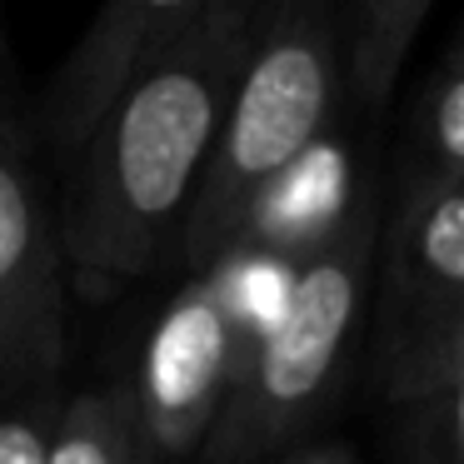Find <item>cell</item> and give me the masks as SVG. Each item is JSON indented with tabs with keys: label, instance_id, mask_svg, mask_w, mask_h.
Wrapping results in <instances>:
<instances>
[{
	"label": "cell",
	"instance_id": "6da1fadb",
	"mask_svg": "<svg viewBox=\"0 0 464 464\" xmlns=\"http://www.w3.org/2000/svg\"><path fill=\"white\" fill-rule=\"evenodd\" d=\"M255 0H115L45 101L65 290L111 304L175 255L245 71Z\"/></svg>",
	"mask_w": 464,
	"mask_h": 464
},
{
	"label": "cell",
	"instance_id": "7a4b0ae2",
	"mask_svg": "<svg viewBox=\"0 0 464 464\" xmlns=\"http://www.w3.org/2000/svg\"><path fill=\"white\" fill-rule=\"evenodd\" d=\"M344 111V11L320 0L260 5L245 71L180 230V265L205 275L235 245L250 205Z\"/></svg>",
	"mask_w": 464,
	"mask_h": 464
},
{
	"label": "cell",
	"instance_id": "3957f363",
	"mask_svg": "<svg viewBox=\"0 0 464 464\" xmlns=\"http://www.w3.org/2000/svg\"><path fill=\"white\" fill-rule=\"evenodd\" d=\"M380 260V185L364 175L344 225L295 270L280 320L230 390L195 464H260L290 450L350 370Z\"/></svg>",
	"mask_w": 464,
	"mask_h": 464
},
{
	"label": "cell",
	"instance_id": "277c9868",
	"mask_svg": "<svg viewBox=\"0 0 464 464\" xmlns=\"http://www.w3.org/2000/svg\"><path fill=\"white\" fill-rule=\"evenodd\" d=\"M65 255L35 150L0 115V400H31L65 364Z\"/></svg>",
	"mask_w": 464,
	"mask_h": 464
},
{
	"label": "cell",
	"instance_id": "5b68a950",
	"mask_svg": "<svg viewBox=\"0 0 464 464\" xmlns=\"http://www.w3.org/2000/svg\"><path fill=\"white\" fill-rule=\"evenodd\" d=\"M380 280V384L394 404L464 300V185L394 205Z\"/></svg>",
	"mask_w": 464,
	"mask_h": 464
},
{
	"label": "cell",
	"instance_id": "8992f818",
	"mask_svg": "<svg viewBox=\"0 0 464 464\" xmlns=\"http://www.w3.org/2000/svg\"><path fill=\"white\" fill-rule=\"evenodd\" d=\"M130 394L140 464H185L200 454L230 400V334L205 280H190L160 310Z\"/></svg>",
	"mask_w": 464,
	"mask_h": 464
},
{
	"label": "cell",
	"instance_id": "52a82bcc",
	"mask_svg": "<svg viewBox=\"0 0 464 464\" xmlns=\"http://www.w3.org/2000/svg\"><path fill=\"white\" fill-rule=\"evenodd\" d=\"M364 175H354V140H350V115L340 121L300 155L285 175L265 185V195L250 205L235 245L275 255V260L300 270L314 250L330 245V235L344 225Z\"/></svg>",
	"mask_w": 464,
	"mask_h": 464
},
{
	"label": "cell",
	"instance_id": "ba28073f",
	"mask_svg": "<svg viewBox=\"0 0 464 464\" xmlns=\"http://www.w3.org/2000/svg\"><path fill=\"white\" fill-rule=\"evenodd\" d=\"M424 15L430 0H364L344 11V111H360V121H374L384 111Z\"/></svg>",
	"mask_w": 464,
	"mask_h": 464
},
{
	"label": "cell",
	"instance_id": "9c48e42d",
	"mask_svg": "<svg viewBox=\"0 0 464 464\" xmlns=\"http://www.w3.org/2000/svg\"><path fill=\"white\" fill-rule=\"evenodd\" d=\"M45 464H140L130 380H111L101 390H81L61 404Z\"/></svg>",
	"mask_w": 464,
	"mask_h": 464
},
{
	"label": "cell",
	"instance_id": "30bf717a",
	"mask_svg": "<svg viewBox=\"0 0 464 464\" xmlns=\"http://www.w3.org/2000/svg\"><path fill=\"white\" fill-rule=\"evenodd\" d=\"M450 185H464V41L444 61L430 105L420 115V155H414L410 185L400 200H420V195L450 190Z\"/></svg>",
	"mask_w": 464,
	"mask_h": 464
},
{
	"label": "cell",
	"instance_id": "8fae6325",
	"mask_svg": "<svg viewBox=\"0 0 464 464\" xmlns=\"http://www.w3.org/2000/svg\"><path fill=\"white\" fill-rule=\"evenodd\" d=\"M414 459L420 464H464V364L444 374L430 394L410 404Z\"/></svg>",
	"mask_w": 464,
	"mask_h": 464
},
{
	"label": "cell",
	"instance_id": "7c38bea8",
	"mask_svg": "<svg viewBox=\"0 0 464 464\" xmlns=\"http://www.w3.org/2000/svg\"><path fill=\"white\" fill-rule=\"evenodd\" d=\"M61 404L45 400V394L5 404V410H0V464H45L55 420H61Z\"/></svg>",
	"mask_w": 464,
	"mask_h": 464
},
{
	"label": "cell",
	"instance_id": "4fadbf2b",
	"mask_svg": "<svg viewBox=\"0 0 464 464\" xmlns=\"http://www.w3.org/2000/svg\"><path fill=\"white\" fill-rule=\"evenodd\" d=\"M464 364V300H459V310H454V320L444 324V334L434 340V350L424 354V364H420V374H414V384L404 390V400H400V410H410L420 394H430L434 384L444 380V374H454Z\"/></svg>",
	"mask_w": 464,
	"mask_h": 464
},
{
	"label": "cell",
	"instance_id": "5bb4252c",
	"mask_svg": "<svg viewBox=\"0 0 464 464\" xmlns=\"http://www.w3.org/2000/svg\"><path fill=\"white\" fill-rule=\"evenodd\" d=\"M280 464H360L350 450H340V444H300V450H290Z\"/></svg>",
	"mask_w": 464,
	"mask_h": 464
},
{
	"label": "cell",
	"instance_id": "9a60e30c",
	"mask_svg": "<svg viewBox=\"0 0 464 464\" xmlns=\"http://www.w3.org/2000/svg\"><path fill=\"white\" fill-rule=\"evenodd\" d=\"M0 61H5V31H0Z\"/></svg>",
	"mask_w": 464,
	"mask_h": 464
}]
</instances>
